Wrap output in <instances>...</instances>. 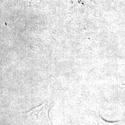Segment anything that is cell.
I'll return each mask as SVG.
<instances>
[{
  "label": "cell",
  "instance_id": "1",
  "mask_svg": "<svg viewBox=\"0 0 125 125\" xmlns=\"http://www.w3.org/2000/svg\"><path fill=\"white\" fill-rule=\"evenodd\" d=\"M105 125H120L121 124V121H116L114 122H107L106 121Z\"/></svg>",
  "mask_w": 125,
  "mask_h": 125
}]
</instances>
